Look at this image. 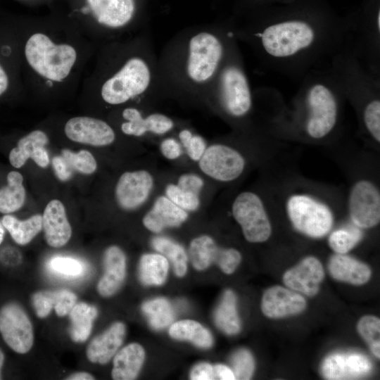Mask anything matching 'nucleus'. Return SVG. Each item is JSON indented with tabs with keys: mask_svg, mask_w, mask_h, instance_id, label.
Here are the masks:
<instances>
[{
	"mask_svg": "<svg viewBox=\"0 0 380 380\" xmlns=\"http://www.w3.org/2000/svg\"><path fill=\"white\" fill-rule=\"evenodd\" d=\"M230 23L237 41L247 44L265 67L298 81L313 70L327 67L346 41L345 23L310 13Z\"/></svg>",
	"mask_w": 380,
	"mask_h": 380,
	"instance_id": "1",
	"label": "nucleus"
},
{
	"mask_svg": "<svg viewBox=\"0 0 380 380\" xmlns=\"http://www.w3.org/2000/svg\"><path fill=\"white\" fill-rule=\"evenodd\" d=\"M235 38L230 22L188 27L158 56L159 94L203 100Z\"/></svg>",
	"mask_w": 380,
	"mask_h": 380,
	"instance_id": "2",
	"label": "nucleus"
},
{
	"mask_svg": "<svg viewBox=\"0 0 380 380\" xmlns=\"http://www.w3.org/2000/svg\"><path fill=\"white\" fill-rule=\"evenodd\" d=\"M300 82L291 107L278 91L270 93L269 130L314 141L331 138L340 129L346 100L328 68L313 70Z\"/></svg>",
	"mask_w": 380,
	"mask_h": 380,
	"instance_id": "3",
	"label": "nucleus"
},
{
	"mask_svg": "<svg viewBox=\"0 0 380 380\" xmlns=\"http://www.w3.org/2000/svg\"><path fill=\"white\" fill-rule=\"evenodd\" d=\"M93 89L108 106H121L159 94L158 56L148 27L108 42L98 64Z\"/></svg>",
	"mask_w": 380,
	"mask_h": 380,
	"instance_id": "4",
	"label": "nucleus"
},
{
	"mask_svg": "<svg viewBox=\"0 0 380 380\" xmlns=\"http://www.w3.org/2000/svg\"><path fill=\"white\" fill-rule=\"evenodd\" d=\"M328 70L345 100L354 107L363 133L380 144V77L369 71L346 43Z\"/></svg>",
	"mask_w": 380,
	"mask_h": 380,
	"instance_id": "5",
	"label": "nucleus"
},
{
	"mask_svg": "<svg viewBox=\"0 0 380 380\" xmlns=\"http://www.w3.org/2000/svg\"><path fill=\"white\" fill-rule=\"evenodd\" d=\"M51 15L30 18L32 31L27 37L23 53L31 74L48 87L58 86L70 79L81 58L80 49L70 39L49 31Z\"/></svg>",
	"mask_w": 380,
	"mask_h": 380,
	"instance_id": "6",
	"label": "nucleus"
},
{
	"mask_svg": "<svg viewBox=\"0 0 380 380\" xmlns=\"http://www.w3.org/2000/svg\"><path fill=\"white\" fill-rule=\"evenodd\" d=\"M75 26L89 27L110 41L147 27L149 0H65Z\"/></svg>",
	"mask_w": 380,
	"mask_h": 380,
	"instance_id": "7",
	"label": "nucleus"
},
{
	"mask_svg": "<svg viewBox=\"0 0 380 380\" xmlns=\"http://www.w3.org/2000/svg\"><path fill=\"white\" fill-rule=\"evenodd\" d=\"M203 100L213 103L222 115L234 122L246 120L252 113L255 106L253 91L236 37Z\"/></svg>",
	"mask_w": 380,
	"mask_h": 380,
	"instance_id": "8",
	"label": "nucleus"
},
{
	"mask_svg": "<svg viewBox=\"0 0 380 380\" xmlns=\"http://www.w3.org/2000/svg\"><path fill=\"white\" fill-rule=\"evenodd\" d=\"M284 208L293 228L307 236L322 238L332 229L331 208L315 196L293 193L286 198Z\"/></svg>",
	"mask_w": 380,
	"mask_h": 380,
	"instance_id": "9",
	"label": "nucleus"
},
{
	"mask_svg": "<svg viewBox=\"0 0 380 380\" xmlns=\"http://www.w3.org/2000/svg\"><path fill=\"white\" fill-rule=\"evenodd\" d=\"M232 213L248 242L262 243L270 237V220L263 201L257 194L243 191L237 195L232 205Z\"/></svg>",
	"mask_w": 380,
	"mask_h": 380,
	"instance_id": "10",
	"label": "nucleus"
},
{
	"mask_svg": "<svg viewBox=\"0 0 380 380\" xmlns=\"http://www.w3.org/2000/svg\"><path fill=\"white\" fill-rule=\"evenodd\" d=\"M349 218L359 229H370L380 222V191L368 179H360L350 186L347 198Z\"/></svg>",
	"mask_w": 380,
	"mask_h": 380,
	"instance_id": "11",
	"label": "nucleus"
},
{
	"mask_svg": "<svg viewBox=\"0 0 380 380\" xmlns=\"http://www.w3.org/2000/svg\"><path fill=\"white\" fill-rule=\"evenodd\" d=\"M0 334L15 353L25 354L30 350L34 343L33 327L20 305L10 302L0 308Z\"/></svg>",
	"mask_w": 380,
	"mask_h": 380,
	"instance_id": "12",
	"label": "nucleus"
},
{
	"mask_svg": "<svg viewBox=\"0 0 380 380\" xmlns=\"http://www.w3.org/2000/svg\"><path fill=\"white\" fill-rule=\"evenodd\" d=\"M200 169L210 177L224 182H232L243 173L246 160L232 146L215 144L206 148L198 160Z\"/></svg>",
	"mask_w": 380,
	"mask_h": 380,
	"instance_id": "13",
	"label": "nucleus"
},
{
	"mask_svg": "<svg viewBox=\"0 0 380 380\" xmlns=\"http://www.w3.org/2000/svg\"><path fill=\"white\" fill-rule=\"evenodd\" d=\"M66 137L77 143L93 146H105L115 139L113 127L106 121L89 116H77L65 125Z\"/></svg>",
	"mask_w": 380,
	"mask_h": 380,
	"instance_id": "14",
	"label": "nucleus"
},
{
	"mask_svg": "<svg viewBox=\"0 0 380 380\" xmlns=\"http://www.w3.org/2000/svg\"><path fill=\"white\" fill-rule=\"evenodd\" d=\"M153 186V177L146 170L124 172L115 186L116 201L124 210H134L146 202Z\"/></svg>",
	"mask_w": 380,
	"mask_h": 380,
	"instance_id": "15",
	"label": "nucleus"
},
{
	"mask_svg": "<svg viewBox=\"0 0 380 380\" xmlns=\"http://www.w3.org/2000/svg\"><path fill=\"white\" fill-rule=\"evenodd\" d=\"M121 115L124 122L120 125V129L129 136L141 137L147 133L162 135L175 127L174 121L167 115L160 113L144 115L139 108L134 106L123 108Z\"/></svg>",
	"mask_w": 380,
	"mask_h": 380,
	"instance_id": "16",
	"label": "nucleus"
},
{
	"mask_svg": "<svg viewBox=\"0 0 380 380\" xmlns=\"http://www.w3.org/2000/svg\"><path fill=\"white\" fill-rule=\"evenodd\" d=\"M372 369L370 360L357 353H334L322 365V375L327 379H350L363 376Z\"/></svg>",
	"mask_w": 380,
	"mask_h": 380,
	"instance_id": "17",
	"label": "nucleus"
},
{
	"mask_svg": "<svg viewBox=\"0 0 380 380\" xmlns=\"http://www.w3.org/2000/svg\"><path fill=\"white\" fill-rule=\"evenodd\" d=\"M324 277V271L320 261L315 257L308 256L284 273L283 281L292 290L313 296L318 293Z\"/></svg>",
	"mask_w": 380,
	"mask_h": 380,
	"instance_id": "18",
	"label": "nucleus"
},
{
	"mask_svg": "<svg viewBox=\"0 0 380 380\" xmlns=\"http://www.w3.org/2000/svg\"><path fill=\"white\" fill-rule=\"evenodd\" d=\"M305 307L306 301L301 295L280 286L267 289L261 303L262 313L274 319L298 314Z\"/></svg>",
	"mask_w": 380,
	"mask_h": 380,
	"instance_id": "19",
	"label": "nucleus"
},
{
	"mask_svg": "<svg viewBox=\"0 0 380 380\" xmlns=\"http://www.w3.org/2000/svg\"><path fill=\"white\" fill-rule=\"evenodd\" d=\"M49 143L47 134L42 130L35 129L20 138L17 146L11 149L8 159L15 167H23L29 158L40 167L45 168L49 164V153L45 148Z\"/></svg>",
	"mask_w": 380,
	"mask_h": 380,
	"instance_id": "20",
	"label": "nucleus"
},
{
	"mask_svg": "<svg viewBox=\"0 0 380 380\" xmlns=\"http://www.w3.org/2000/svg\"><path fill=\"white\" fill-rule=\"evenodd\" d=\"M42 228L45 240L51 247L61 248L69 241L72 228L61 201L53 199L48 203L42 215Z\"/></svg>",
	"mask_w": 380,
	"mask_h": 380,
	"instance_id": "21",
	"label": "nucleus"
},
{
	"mask_svg": "<svg viewBox=\"0 0 380 380\" xmlns=\"http://www.w3.org/2000/svg\"><path fill=\"white\" fill-rule=\"evenodd\" d=\"M104 273L97 284L103 297L114 295L122 286L126 275V257L118 246L108 247L103 255Z\"/></svg>",
	"mask_w": 380,
	"mask_h": 380,
	"instance_id": "22",
	"label": "nucleus"
},
{
	"mask_svg": "<svg viewBox=\"0 0 380 380\" xmlns=\"http://www.w3.org/2000/svg\"><path fill=\"white\" fill-rule=\"evenodd\" d=\"M126 334L125 325L120 322L96 336L87 348L86 355L92 363L107 364L122 344Z\"/></svg>",
	"mask_w": 380,
	"mask_h": 380,
	"instance_id": "23",
	"label": "nucleus"
},
{
	"mask_svg": "<svg viewBox=\"0 0 380 380\" xmlns=\"http://www.w3.org/2000/svg\"><path fill=\"white\" fill-rule=\"evenodd\" d=\"M187 217L186 210L175 205L167 196H160L144 217L143 224L148 230L158 233L166 227L179 226Z\"/></svg>",
	"mask_w": 380,
	"mask_h": 380,
	"instance_id": "24",
	"label": "nucleus"
},
{
	"mask_svg": "<svg viewBox=\"0 0 380 380\" xmlns=\"http://www.w3.org/2000/svg\"><path fill=\"white\" fill-rule=\"evenodd\" d=\"M328 267L334 279L354 285L364 284L371 277V270L366 264L346 254L333 255Z\"/></svg>",
	"mask_w": 380,
	"mask_h": 380,
	"instance_id": "25",
	"label": "nucleus"
},
{
	"mask_svg": "<svg viewBox=\"0 0 380 380\" xmlns=\"http://www.w3.org/2000/svg\"><path fill=\"white\" fill-rule=\"evenodd\" d=\"M144 358L145 352L141 345L132 343L125 346L114 355L112 378L115 380L134 379Z\"/></svg>",
	"mask_w": 380,
	"mask_h": 380,
	"instance_id": "26",
	"label": "nucleus"
},
{
	"mask_svg": "<svg viewBox=\"0 0 380 380\" xmlns=\"http://www.w3.org/2000/svg\"><path fill=\"white\" fill-rule=\"evenodd\" d=\"M1 223L13 241L21 246L29 243L42 229V215L36 214L25 220H20L15 216L6 214Z\"/></svg>",
	"mask_w": 380,
	"mask_h": 380,
	"instance_id": "27",
	"label": "nucleus"
},
{
	"mask_svg": "<svg viewBox=\"0 0 380 380\" xmlns=\"http://www.w3.org/2000/svg\"><path fill=\"white\" fill-rule=\"evenodd\" d=\"M70 336L76 343H82L89 338L93 322L98 315L97 309L88 303H77L69 312Z\"/></svg>",
	"mask_w": 380,
	"mask_h": 380,
	"instance_id": "28",
	"label": "nucleus"
},
{
	"mask_svg": "<svg viewBox=\"0 0 380 380\" xmlns=\"http://www.w3.org/2000/svg\"><path fill=\"white\" fill-rule=\"evenodd\" d=\"M25 198L23 175L18 171H11L7 175V184L0 189V213L10 214L18 210Z\"/></svg>",
	"mask_w": 380,
	"mask_h": 380,
	"instance_id": "29",
	"label": "nucleus"
},
{
	"mask_svg": "<svg viewBox=\"0 0 380 380\" xmlns=\"http://www.w3.org/2000/svg\"><path fill=\"white\" fill-rule=\"evenodd\" d=\"M168 261L163 255L150 253L141 256L139 266L141 282L146 286H160L167 278Z\"/></svg>",
	"mask_w": 380,
	"mask_h": 380,
	"instance_id": "30",
	"label": "nucleus"
},
{
	"mask_svg": "<svg viewBox=\"0 0 380 380\" xmlns=\"http://www.w3.org/2000/svg\"><path fill=\"white\" fill-rule=\"evenodd\" d=\"M169 334L175 339L191 341L199 348H208L213 345V337L210 331L194 320L175 322L170 327Z\"/></svg>",
	"mask_w": 380,
	"mask_h": 380,
	"instance_id": "31",
	"label": "nucleus"
},
{
	"mask_svg": "<svg viewBox=\"0 0 380 380\" xmlns=\"http://www.w3.org/2000/svg\"><path fill=\"white\" fill-rule=\"evenodd\" d=\"M215 322L224 333L232 335L240 331L241 324L236 310V298L231 290L224 293L215 312Z\"/></svg>",
	"mask_w": 380,
	"mask_h": 380,
	"instance_id": "32",
	"label": "nucleus"
},
{
	"mask_svg": "<svg viewBox=\"0 0 380 380\" xmlns=\"http://www.w3.org/2000/svg\"><path fill=\"white\" fill-rule=\"evenodd\" d=\"M220 248L206 235L193 239L189 246V257L194 268L203 270L215 262Z\"/></svg>",
	"mask_w": 380,
	"mask_h": 380,
	"instance_id": "33",
	"label": "nucleus"
},
{
	"mask_svg": "<svg viewBox=\"0 0 380 380\" xmlns=\"http://www.w3.org/2000/svg\"><path fill=\"white\" fill-rule=\"evenodd\" d=\"M151 244L155 250L170 260L177 276L182 277L186 274L187 255L182 246L163 236L153 238Z\"/></svg>",
	"mask_w": 380,
	"mask_h": 380,
	"instance_id": "34",
	"label": "nucleus"
},
{
	"mask_svg": "<svg viewBox=\"0 0 380 380\" xmlns=\"http://www.w3.org/2000/svg\"><path fill=\"white\" fill-rule=\"evenodd\" d=\"M142 311L152 328L159 330L169 326L174 319V311L170 302L158 298L143 303Z\"/></svg>",
	"mask_w": 380,
	"mask_h": 380,
	"instance_id": "35",
	"label": "nucleus"
},
{
	"mask_svg": "<svg viewBox=\"0 0 380 380\" xmlns=\"http://www.w3.org/2000/svg\"><path fill=\"white\" fill-rule=\"evenodd\" d=\"M362 237L360 229L353 225L333 231L329 236L328 243L336 253L346 254L360 241Z\"/></svg>",
	"mask_w": 380,
	"mask_h": 380,
	"instance_id": "36",
	"label": "nucleus"
},
{
	"mask_svg": "<svg viewBox=\"0 0 380 380\" xmlns=\"http://www.w3.org/2000/svg\"><path fill=\"white\" fill-rule=\"evenodd\" d=\"M61 157L71 171L75 170L84 175L94 173L97 168V163L94 156L87 150L74 153L65 148L61 151Z\"/></svg>",
	"mask_w": 380,
	"mask_h": 380,
	"instance_id": "37",
	"label": "nucleus"
},
{
	"mask_svg": "<svg viewBox=\"0 0 380 380\" xmlns=\"http://www.w3.org/2000/svg\"><path fill=\"white\" fill-rule=\"evenodd\" d=\"M360 335L369 344L372 353L380 357V320L373 315L362 317L357 326Z\"/></svg>",
	"mask_w": 380,
	"mask_h": 380,
	"instance_id": "38",
	"label": "nucleus"
},
{
	"mask_svg": "<svg viewBox=\"0 0 380 380\" xmlns=\"http://www.w3.org/2000/svg\"><path fill=\"white\" fill-rule=\"evenodd\" d=\"M165 194L172 203L186 211H194L199 207L198 195L185 191L177 184L167 185L165 189Z\"/></svg>",
	"mask_w": 380,
	"mask_h": 380,
	"instance_id": "39",
	"label": "nucleus"
},
{
	"mask_svg": "<svg viewBox=\"0 0 380 380\" xmlns=\"http://www.w3.org/2000/svg\"><path fill=\"white\" fill-rule=\"evenodd\" d=\"M235 379H249L253 375L255 362L251 353L245 349L237 350L231 358Z\"/></svg>",
	"mask_w": 380,
	"mask_h": 380,
	"instance_id": "40",
	"label": "nucleus"
},
{
	"mask_svg": "<svg viewBox=\"0 0 380 380\" xmlns=\"http://www.w3.org/2000/svg\"><path fill=\"white\" fill-rule=\"evenodd\" d=\"M179 139L188 156L193 160H199L207 148L204 139L188 129L180 130Z\"/></svg>",
	"mask_w": 380,
	"mask_h": 380,
	"instance_id": "41",
	"label": "nucleus"
},
{
	"mask_svg": "<svg viewBox=\"0 0 380 380\" xmlns=\"http://www.w3.org/2000/svg\"><path fill=\"white\" fill-rule=\"evenodd\" d=\"M49 267L53 272L70 277H80L84 271L82 262L70 257H54L50 260Z\"/></svg>",
	"mask_w": 380,
	"mask_h": 380,
	"instance_id": "42",
	"label": "nucleus"
},
{
	"mask_svg": "<svg viewBox=\"0 0 380 380\" xmlns=\"http://www.w3.org/2000/svg\"><path fill=\"white\" fill-rule=\"evenodd\" d=\"M53 309L58 317L69 314L77 303V296L67 289L49 291Z\"/></svg>",
	"mask_w": 380,
	"mask_h": 380,
	"instance_id": "43",
	"label": "nucleus"
},
{
	"mask_svg": "<svg viewBox=\"0 0 380 380\" xmlns=\"http://www.w3.org/2000/svg\"><path fill=\"white\" fill-rule=\"evenodd\" d=\"M241 260V253L234 248H220L215 263L226 274H232Z\"/></svg>",
	"mask_w": 380,
	"mask_h": 380,
	"instance_id": "44",
	"label": "nucleus"
},
{
	"mask_svg": "<svg viewBox=\"0 0 380 380\" xmlns=\"http://www.w3.org/2000/svg\"><path fill=\"white\" fill-rule=\"evenodd\" d=\"M32 303L36 315L39 318L49 315L53 307L48 291H38L32 296Z\"/></svg>",
	"mask_w": 380,
	"mask_h": 380,
	"instance_id": "45",
	"label": "nucleus"
},
{
	"mask_svg": "<svg viewBox=\"0 0 380 380\" xmlns=\"http://www.w3.org/2000/svg\"><path fill=\"white\" fill-rule=\"evenodd\" d=\"M203 179L194 174H184L178 179L177 186L181 189L198 195L203 186Z\"/></svg>",
	"mask_w": 380,
	"mask_h": 380,
	"instance_id": "46",
	"label": "nucleus"
},
{
	"mask_svg": "<svg viewBox=\"0 0 380 380\" xmlns=\"http://www.w3.org/2000/svg\"><path fill=\"white\" fill-rule=\"evenodd\" d=\"M192 380L216 379L214 366L206 362H201L194 367L190 374Z\"/></svg>",
	"mask_w": 380,
	"mask_h": 380,
	"instance_id": "47",
	"label": "nucleus"
},
{
	"mask_svg": "<svg viewBox=\"0 0 380 380\" xmlns=\"http://www.w3.org/2000/svg\"><path fill=\"white\" fill-rule=\"evenodd\" d=\"M160 148L163 156L170 160L179 158L182 153L179 143L174 138L164 139Z\"/></svg>",
	"mask_w": 380,
	"mask_h": 380,
	"instance_id": "48",
	"label": "nucleus"
},
{
	"mask_svg": "<svg viewBox=\"0 0 380 380\" xmlns=\"http://www.w3.org/2000/svg\"><path fill=\"white\" fill-rule=\"evenodd\" d=\"M54 172L59 179L66 181L72 175V171L61 156H55L52 160Z\"/></svg>",
	"mask_w": 380,
	"mask_h": 380,
	"instance_id": "49",
	"label": "nucleus"
},
{
	"mask_svg": "<svg viewBox=\"0 0 380 380\" xmlns=\"http://www.w3.org/2000/svg\"><path fill=\"white\" fill-rule=\"evenodd\" d=\"M216 379L234 380L235 376L233 371L224 365H216L214 366Z\"/></svg>",
	"mask_w": 380,
	"mask_h": 380,
	"instance_id": "50",
	"label": "nucleus"
},
{
	"mask_svg": "<svg viewBox=\"0 0 380 380\" xmlns=\"http://www.w3.org/2000/svg\"><path fill=\"white\" fill-rule=\"evenodd\" d=\"M9 85L8 76L3 66L0 64V96L8 89Z\"/></svg>",
	"mask_w": 380,
	"mask_h": 380,
	"instance_id": "51",
	"label": "nucleus"
},
{
	"mask_svg": "<svg viewBox=\"0 0 380 380\" xmlns=\"http://www.w3.org/2000/svg\"><path fill=\"white\" fill-rule=\"evenodd\" d=\"M66 380H92L95 379L94 376L90 374L88 372H80L70 374L67 378Z\"/></svg>",
	"mask_w": 380,
	"mask_h": 380,
	"instance_id": "52",
	"label": "nucleus"
},
{
	"mask_svg": "<svg viewBox=\"0 0 380 380\" xmlns=\"http://www.w3.org/2000/svg\"><path fill=\"white\" fill-rule=\"evenodd\" d=\"M30 3V4H39L44 3H49L53 1V0H20Z\"/></svg>",
	"mask_w": 380,
	"mask_h": 380,
	"instance_id": "53",
	"label": "nucleus"
},
{
	"mask_svg": "<svg viewBox=\"0 0 380 380\" xmlns=\"http://www.w3.org/2000/svg\"><path fill=\"white\" fill-rule=\"evenodd\" d=\"M4 362V354L3 351L1 350V349L0 348V379H2V377H1V369L3 367Z\"/></svg>",
	"mask_w": 380,
	"mask_h": 380,
	"instance_id": "54",
	"label": "nucleus"
},
{
	"mask_svg": "<svg viewBox=\"0 0 380 380\" xmlns=\"http://www.w3.org/2000/svg\"><path fill=\"white\" fill-rule=\"evenodd\" d=\"M5 236V228L4 227L1 222L0 221V245L4 241Z\"/></svg>",
	"mask_w": 380,
	"mask_h": 380,
	"instance_id": "55",
	"label": "nucleus"
}]
</instances>
